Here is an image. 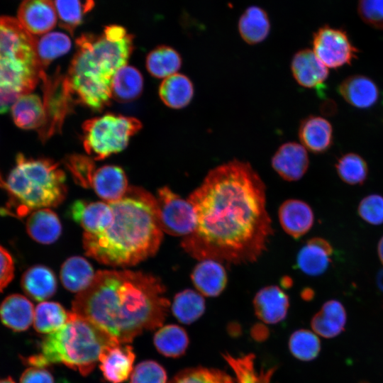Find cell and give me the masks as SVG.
Returning a JSON list of instances; mask_svg holds the SVG:
<instances>
[{"mask_svg":"<svg viewBox=\"0 0 383 383\" xmlns=\"http://www.w3.org/2000/svg\"><path fill=\"white\" fill-rule=\"evenodd\" d=\"M196 217L182 247L192 257L228 266L252 263L273 235L266 187L246 162L234 159L211 169L187 199Z\"/></svg>","mask_w":383,"mask_h":383,"instance_id":"obj_1","label":"cell"},{"mask_svg":"<svg viewBox=\"0 0 383 383\" xmlns=\"http://www.w3.org/2000/svg\"><path fill=\"white\" fill-rule=\"evenodd\" d=\"M160 279L130 270H101L72 301V312L88 319L116 342L131 343L144 331L162 326L170 301Z\"/></svg>","mask_w":383,"mask_h":383,"instance_id":"obj_2","label":"cell"},{"mask_svg":"<svg viewBox=\"0 0 383 383\" xmlns=\"http://www.w3.org/2000/svg\"><path fill=\"white\" fill-rule=\"evenodd\" d=\"M109 204L113 221L101 233H84L86 255L114 267L133 266L155 255L163 237L156 216V198L131 187L123 197Z\"/></svg>","mask_w":383,"mask_h":383,"instance_id":"obj_3","label":"cell"},{"mask_svg":"<svg viewBox=\"0 0 383 383\" xmlns=\"http://www.w3.org/2000/svg\"><path fill=\"white\" fill-rule=\"evenodd\" d=\"M77 50L63 78L72 98L94 111L110 104L116 72L127 65L134 48L133 36L119 25L104 27L99 34L83 33L76 40Z\"/></svg>","mask_w":383,"mask_h":383,"instance_id":"obj_4","label":"cell"},{"mask_svg":"<svg viewBox=\"0 0 383 383\" xmlns=\"http://www.w3.org/2000/svg\"><path fill=\"white\" fill-rule=\"evenodd\" d=\"M65 182L64 171L52 160L18 153L6 181H0L9 196L1 213L23 218L35 210L57 206L66 197Z\"/></svg>","mask_w":383,"mask_h":383,"instance_id":"obj_5","label":"cell"},{"mask_svg":"<svg viewBox=\"0 0 383 383\" xmlns=\"http://www.w3.org/2000/svg\"><path fill=\"white\" fill-rule=\"evenodd\" d=\"M36 42L17 19L0 16V104L30 93L45 76Z\"/></svg>","mask_w":383,"mask_h":383,"instance_id":"obj_6","label":"cell"},{"mask_svg":"<svg viewBox=\"0 0 383 383\" xmlns=\"http://www.w3.org/2000/svg\"><path fill=\"white\" fill-rule=\"evenodd\" d=\"M113 343L117 342L92 322L72 311L61 328L43 338L40 353L50 365L62 363L87 376L99 362L102 349Z\"/></svg>","mask_w":383,"mask_h":383,"instance_id":"obj_7","label":"cell"},{"mask_svg":"<svg viewBox=\"0 0 383 383\" xmlns=\"http://www.w3.org/2000/svg\"><path fill=\"white\" fill-rule=\"evenodd\" d=\"M141 128L134 117L106 113L92 118L82 125L83 145L94 160H104L124 150Z\"/></svg>","mask_w":383,"mask_h":383,"instance_id":"obj_8","label":"cell"},{"mask_svg":"<svg viewBox=\"0 0 383 383\" xmlns=\"http://www.w3.org/2000/svg\"><path fill=\"white\" fill-rule=\"evenodd\" d=\"M155 212L160 228L171 235L184 238L195 228L196 217L192 204L168 187L157 191Z\"/></svg>","mask_w":383,"mask_h":383,"instance_id":"obj_9","label":"cell"},{"mask_svg":"<svg viewBox=\"0 0 383 383\" xmlns=\"http://www.w3.org/2000/svg\"><path fill=\"white\" fill-rule=\"evenodd\" d=\"M312 46L320 61L331 69L351 65L359 52L345 30L328 25L320 27L313 33Z\"/></svg>","mask_w":383,"mask_h":383,"instance_id":"obj_10","label":"cell"},{"mask_svg":"<svg viewBox=\"0 0 383 383\" xmlns=\"http://www.w3.org/2000/svg\"><path fill=\"white\" fill-rule=\"evenodd\" d=\"M135 354L128 344L113 343L105 346L99 355V368L106 381L122 383L131 376Z\"/></svg>","mask_w":383,"mask_h":383,"instance_id":"obj_11","label":"cell"},{"mask_svg":"<svg viewBox=\"0 0 383 383\" xmlns=\"http://www.w3.org/2000/svg\"><path fill=\"white\" fill-rule=\"evenodd\" d=\"M291 70L296 82L303 87L316 89L323 96L328 70L313 50L303 49L296 52L291 62Z\"/></svg>","mask_w":383,"mask_h":383,"instance_id":"obj_12","label":"cell"},{"mask_svg":"<svg viewBox=\"0 0 383 383\" xmlns=\"http://www.w3.org/2000/svg\"><path fill=\"white\" fill-rule=\"evenodd\" d=\"M18 21L32 35L45 34L57 21L52 0H24L18 10Z\"/></svg>","mask_w":383,"mask_h":383,"instance_id":"obj_13","label":"cell"},{"mask_svg":"<svg viewBox=\"0 0 383 383\" xmlns=\"http://www.w3.org/2000/svg\"><path fill=\"white\" fill-rule=\"evenodd\" d=\"M274 170L283 179L298 181L306 172L309 160L306 149L295 142L284 143L277 150L271 160Z\"/></svg>","mask_w":383,"mask_h":383,"instance_id":"obj_14","label":"cell"},{"mask_svg":"<svg viewBox=\"0 0 383 383\" xmlns=\"http://www.w3.org/2000/svg\"><path fill=\"white\" fill-rule=\"evenodd\" d=\"M252 303L256 316L266 324H277L284 321L289 307V296L277 285L261 288L255 294Z\"/></svg>","mask_w":383,"mask_h":383,"instance_id":"obj_15","label":"cell"},{"mask_svg":"<svg viewBox=\"0 0 383 383\" xmlns=\"http://www.w3.org/2000/svg\"><path fill=\"white\" fill-rule=\"evenodd\" d=\"M278 219L282 228L287 235L299 239L312 228L314 215L307 203L299 199H290L280 205Z\"/></svg>","mask_w":383,"mask_h":383,"instance_id":"obj_16","label":"cell"},{"mask_svg":"<svg viewBox=\"0 0 383 383\" xmlns=\"http://www.w3.org/2000/svg\"><path fill=\"white\" fill-rule=\"evenodd\" d=\"M72 218L87 233L96 234L106 231L113 221V213L109 203L74 201L70 208Z\"/></svg>","mask_w":383,"mask_h":383,"instance_id":"obj_17","label":"cell"},{"mask_svg":"<svg viewBox=\"0 0 383 383\" xmlns=\"http://www.w3.org/2000/svg\"><path fill=\"white\" fill-rule=\"evenodd\" d=\"M199 261L191 273V279L196 291L206 297L219 296L228 282L224 265L213 259Z\"/></svg>","mask_w":383,"mask_h":383,"instance_id":"obj_18","label":"cell"},{"mask_svg":"<svg viewBox=\"0 0 383 383\" xmlns=\"http://www.w3.org/2000/svg\"><path fill=\"white\" fill-rule=\"evenodd\" d=\"M338 91L350 105L360 109L375 106L380 97L377 84L369 77L353 74L344 79Z\"/></svg>","mask_w":383,"mask_h":383,"instance_id":"obj_19","label":"cell"},{"mask_svg":"<svg viewBox=\"0 0 383 383\" xmlns=\"http://www.w3.org/2000/svg\"><path fill=\"white\" fill-rule=\"evenodd\" d=\"M91 187L107 203L119 200L128 189L127 177L123 170L116 165H104L95 170Z\"/></svg>","mask_w":383,"mask_h":383,"instance_id":"obj_20","label":"cell"},{"mask_svg":"<svg viewBox=\"0 0 383 383\" xmlns=\"http://www.w3.org/2000/svg\"><path fill=\"white\" fill-rule=\"evenodd\" d=\"M299 138L301 145L310 152L323 153L333 144V127L328 120L321 116H309L300 123Z\"/></svg>","mask_w":383,"mask_h":383,"instance_id":"obj_21","label":"cell"},{"mask_svg":"<svg viewBox=\"0 0 383 383\" xmlns=\"http://www.w3.org/2000/svg\"><path fill=\"white\" fill-rule=\"evenodd\" d=\"M332 253L333 248L328 241L319 237L312 238L297 254V268L307 275L322 274L330 265Z\"/></svg>","mask_w":383,"mask_h":383,"instance_id":"obj_22","label":"cell"},{"mask_svg":"<svg viewBox=\"0 0 383 383\" xmlns=\"http://www.w3.org/2000/svg\"><path fill=\"white\" fill-rule=\"evenodd\" d=\"M34 307L26 296L14 294L6 297L0 305V319L16 332L27 330L33 322Z\"/></svg>","mask_w":383,"mask_h":383,"instance_id":"obj_23","label":"cell"},{"mask_svg":"<svg viewBox=\"0 0 383 383\" xmlns=\"http://www.w3.org/2000/svg\"><path fill=\"white\" fill-rule=\"evenodd\" d=\"M346 320L343 305L339 301L333 299L325 302L312 317L311 326L316 335L331 338L344 331Z\"/></svg>","mask_w":383,"mask_h":383,"instance_id":"obj_24","label":"cell"},{"mask_svg":"<svg viewBox=\"0 0 383 383\" xmlns=\"http://www.w3.org/2000/svg\"><path fill=\"white\" fill-rule=\"evenodd\" d=\"M11 115L18 127L39 131L45 122L44 102L36 94H23L13 103Z\"/></svg>","mask_w":383,"mask_h":383,"instance_id":"obj_25","label":"cell"},{"mask_svg":"<svg viewBox=\"0 0 383 383\" xmlns=\"http://www.w3.org/2000/svg\"><path fill=\"white\" fill-rule=\"evenodd\" d=\"M21 287L31 299L44 301L57 289V279L49 267L38 265L28 268L21 277Z\"/></svg>","mask_w":383,"mask_h":383,"instance_id":"obj_26","label":"cell"},{"mask_svg":"<svg viewBox=\"0 0 383 383\" xmlns=\"http://www.w3.org/2000/svg\"><path fill=\"white\" fill-rule=\"evenodd\" d=\"M26 231L35 241L42 244H50L60 236L62 225L53 211L44 208L30 213L26 221Z\"/></svg>","mask_w":383,"mask_h":383,"instance_id":"obj_27","label":"cell"},{"mask_svg":"<svg viewBox=\"0 0 383 383\" xmlns=\"http://www.w3.org/2000/svg\"><path fill=\"white\" fill-rule=\"evenodd\" d=\"M270 27L267 12L257 6L247 8L240 16L238 23L241 38L250 45L264 41L270 33Z\"/></svg>","mask_w":383,"mask_h":383,"instance_id":"obj_28","label":"cell"},{"mask_svg":"<svg viewBox=\"0 0 383 383\" xmlns=\"http://www.w3.org/2000/svg\"><path fill=\"white\" fill-rule=\"evenodd\" d=\"M159 96L167 106L180 109L192 101L194 85L186 75L175 73L163 79L159 87Z\"/></svg>","mask_w":383,"mask_h":383,"instance_id":"obj_29","label":"cell"},{"mask_svg":"<svg viewBox=\"0 0 383 383\" xmlns=\"http://www.w3.org/2000/svg\"><path fill=\"white\" fill-rule=\"evenodd\" d=\"M94 276L91 264L80 256L67 259L60 270V279L63 286L70 292L77 294L89 287Z\"/></svg>","mask_w":383,"mask_h":383,"instance_id":"obj_30","label":"cell"},{"mask_svg":"<svg viewBox=\"0 0 383 383\" xmlns=\"http://www.w3.org/2000/svg\"><path fill=\"white\" fill-rule=\"evenodd\" d=\"M143 88L141 73L135 67L124 65L114 74L111 87V99L129 102L139 97Z\"/></svg>","mask_w":383,"mask_h":383,"instance_id":"obj_31","label":"cell"},{"mask_svg":"<svg viewBox=\"0 0 383 383\" xmlns=\"http://www.w3.org/2000/svg\"><path fill=\"white\" fill-rule=\"evenodd\" d=\"M153 343L161 355L177 358L186 353L189 339L184 328L176 324H169L156 331L153 336Z\"/></svg>","mask_w":383,"mask_h":383,"instance_id":"obj_32","label":"cell"},{"mask_svg":"<svg viewBox=\"0 0 383 383\" xmlns=\"http://www.w3.org/2000/svg\"><path fill=\"white\" fill-rule=\"evenodd\" d=\"M171 309L180 323L191 324L199 319L205 312L204 296L196 290L184 289L175 295Z\"/></svg>","mask_w":383,"mask_h":383,"instance_id":"obj_33","label":"cell"},{"mask_svg":"<svg viewBox=\"0 0 383 383\" xmlns=\"http://www.w3.org/2000/svg\"><path fill=\"white\" fill-rule=\"evenodd\" d=\"M67 312L59 303L43 301L34 310L33 326L42 334H50L61 328L67 321Z\"/></svg>","mask_w":383,"mask_h":383,"instance_id":"obj_34","label":"cell"},{"mask_svg":"<svg viewBox=\"0 0 383 383\" xmlns=\"http://www.w3.org/2000/svg\"><path fill=\"white\" fill-rule=\"evenodd\" d=\"M146 68L156 78H166L180 69L182 57L174 48L160 45L149 52L146 57Z\"/></svg>","mask_w":383,"mask_h":383,"instance_id":"obj_35","label":"cell"},{"mask_svg":"<svg viewBox=\"0 0 383 383\" xmlns=\"http://www.w3.org/2000/svg\"><path fill=\"white\" fill-rule=\"evenodd\" d=\"M71 40L62 32H50L44 34L36 42L37 55L44 69L52 61L67 53L71 48Z\"/></svg>","mask_w":383,"mask_h":383,"instance_id":"obj_36","label":"cell"},{"mask_svg":"<svg viewBox=\"0 0 383 383\" xmlns=\"http://www.w3.org/2000/svg\"><path fill=\"white\" fill-rule=\"evenodd\" d=\"M60 25L70 33H73L83 20L84 15L94 5L93 0H55Z\"/></svg>","mask_w":383,"mask_h":383,"instance_id":"obj_37","label":"cell"},{"mask_svg":"<svg viewBox=\"0 0 383 383\" xmlns=\"http://www.w3.org/2000/svg\"><path fill=\"white\" fill-rule=\"evenodd\" d=\"M288 347L295 358L301 361H311L319 355L321 342L313 331L299 329L291 334Z\"/></svg>","mask_w":383,"mask_h":383,"instance_id":"obj_38","label":"cell"},{"mask_svg":"<svg viewBox=\"0 0 383 383\" xmlns=\"http://www.w3.org/2000/svg\"><path fill=\"white\" fill-rule=\"evenodd\" d=\"M335 169L339 177L350 185L362 184L367 178L368 166L364 158L355 152H348L340 157Z\"/></svg>","mask_w":383,"mask_h":383,"instance_id":"obj_39","label":"cell"},{"mask_svg":"<svg viewBox=\"0 0 383 383\" xmlns=\"http://www.w3.org/2000/svg\"><path fill=\"white\" fill-rule=\"evenodd\" d=\"M168 383H235V381L221 370L196 367L179 372Z\"/></svg>","mask_w":383,"mask_h":383,"instance_id":"obj_40","label":"cell"},{"mask_svg":"<svg viewBox=\"0 0 383 383\" xmlns=\"http://www.w3.org/2000/svg\"><path fill=\"white\" fill-rule=\"evenodd\" d=\"M225 357L234 370L238 383H270L272 372H257L255 368L253 355L240 358H234L230 355Z\"/></svg>","mask_w":383,"mask_h":383,"instance_id":"obj_41","label":"cell"},{"mask_svg":"<svg viewBox=\"0 0 383 383\" xmlns=\"http://www.w3.org/2000/svg\"><path fill=\"white\" fill-rule=\"evenodd\" d=\"M165 369L160 363L152 360L138 363L133 370L129 383H167Z\"/></svg>","mask_w":383,"mask_h":383,"instance_id":"obj_42","label":"cell"},{"mask_svg":"<svg viewBox=\"0 0 383 383\" xmlns=\"http://www.w3.org/2000/svg\"><path fill=\"white\" fill-rule=\"evenodd\" d=\"M65 164L75 182L83 187H91L96 170L94 160L87 156L74 155L68 157Z\"/></svg>","mask_w":383,"mask_h":383,"instance_id":"obj_43","label":"cell"},{"mask_svg":"<svg viewBox=\"0 0 383 383\" xmlns=\"http://www.w3.org/2000/svg\"><path fill=\"white\" fill-rule=\"evenodd\" d=\"M357 212L365 221L372 225L383 224V196L370 194L359 204Z\"/></svg>","mask_w":383,"mask_h":383,"instance_id":"obj_44","label":"cell"},{"mask_svg":"<svg viewBox=\"0 0 383 383\" xmlns=\"http://www.w3.org/2000/svg\"><path fill=\"white\" fill-rule=\"evenodd\" d=\"M357 13L366 24L383 30V0H359Z\"/></svg>","mask_w":383,"mask_h":383,"instance_id":"obj_45","label":"cell"},{"mask_svg":"<svg viewBox=\"0 0 383 383\" xmlns=\"http://www.w3.org/2000/svg\"><path fill=\"white\" fill-rule=\"evenodd\" d=\"M14 276V263L10 253L0 245V293Z\"/></svg>","mask_w":383,"mask_h":383,"instance_id":"obj_46","label":"cell"},{"mask_svg":"<svg viewBox=\"0 0 383 383\" xmlns=\"http://www.w3.org/2000/svg\"><path fill=\"white\" fill-rule=\"evenodd\" d=\"M20 383H55L52 374L46 368H27L21 374Z\"/></svg>","mask_w":383,"mask_h":383,"instance_id":"obj_47","label":"cell"},{"mask_svg":"<svg viewBox=\"0 0 383 383\" xmlns=\"http://www.w3.org/2000/svg\"><path fill=\"white\" fill-rule=\"evenodd\" d=\"M22 362L28 366L33 367L46 368L50 364L46 358L41 354L31 355L28 357H21Z\"/></svg>","mask_w":383,"mask_h":383,"instance_id":"obj_48","label":"cell"},{"mask_svg":"<svg viewBox=\"0 0 383 383\" xmlns=\"http://www.w3.org/2000/svg\"><path fill=\"white\" fill-rule=\"evenodd\" d=\"M267 333L268 331L263 324H255L252 328V335L258 340L260 338H265Z\"/></svg>","mask_w":383,"mask_h":383,"instance_id":"obj_49","label":"cell"},{"mask_svg":"<svg viewBox=\"0 0 383 383\" xmlns=\"http://www.w3.org/2000/svg\"><path fill=\"white\" fill-rule=\"evenodd\" d=\"M303 299L310 301L314 296V292L311 288H304L301 292Z\"/></svg>","mask_w":383,"mask_h":383,"instance_id":"obj_50","label":"cell"},{"mask_svg":"<svg viewBox=\"0 0 383 383\" xmlns=\"http://www.w3.org/2000/svg\"><path fill=\"white\" fill-rule=\"evenodd\" d=\"M280 284L282 288L289 289L293 284L292 279L289 276H284L282 277Z\"/></svg>","mask_w":383,"mask_h":383,"instance_id":"obj_51","label":"cell"},{"mask_svg":"<svg viewBox=\"0 0 383 383\" xmlns=\"http://www.w3.org/2000/svg\"><path fill=\"white\" fill-rule=\"evenodd\" d=\"M377 250H378L379 257L382 263L383 264V236L379 240V242L378 243Z\"/></svg>","mask_w":383,"mask_h":383,"instance_id":"obj_52","label":"cell"},{"mask_svg":"<svg viewBox=\"0 0 383 383\" xmlns=\"http://www.w3.org/2000/svg\"><path fill=\"white\" fill-rule=\"evenodd\" d=\"M9 109V106L0 104V114L6 113Z\"/></svg>","mask_w":383,"mask_h":383,"instance_id":"obj_53","label":"cell"},{"mask_svg":"<svg viewBox=\"0 0 383 383\" xmlns=\"http://www.w3.org/2000/svg\"><path fill=\"white\" fill-rule=\"evenodd\" d=\"M0 383H16V382L13 381V379L11 377H8L4 379H0Z\"/></svg>","mask_w":383,"mask_h":383,"instance_id":"obj_54","label":"cell"},{"mask_svg":"<svg viewBox=\"0 0 383 383\" xmlns=\"http://www.w3.org/2000/svg\"><path fill=\"white\" fill-rule=\"evenodd\" d=\"M1 177H0V180H1Z\"/></svg>","mask_w":383,"mask_h":383,"instance_id":"obj_55","label":"cell"}]
</instances>
